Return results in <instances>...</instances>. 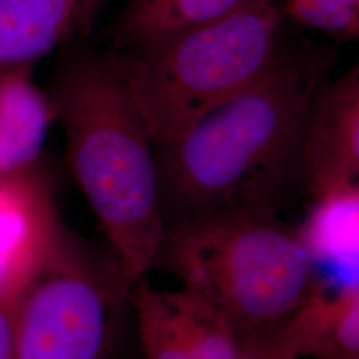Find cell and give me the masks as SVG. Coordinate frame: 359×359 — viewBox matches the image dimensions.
I'll return each mask as SVG.
<instances>
[{
	"label": "cell",
	"mask_w": 359,
	"mask_h": 359,
	"mask_svg": "<svg viewBox=\"0 0 359 359\" xmlns=\"http://www.w3.org/2000/svg\"><path fill=\"white\" fill-rule=\"evenodd\" d=\"M278 337L297 358L359 359V283L317 281Z\"/></svg>",
	"instance_id": "30bf717a"
},
{
	"label": "cell",
	"mask_w": 359,
	"mask_h": 359,
	"mask_svg": "<svg viewBox=\"0 0 359 359\" xmlns=\"http://www.w3.org/2000/svg\"><path fill=\"white\" fill-rule=\"evenodd\" d=\"M71 169L127 276L154 269L167 221L151 133L128 90L118 55H67L52 83Z\"/></svg>",
	"instance_id": "7a4b0ae2"
},
{
	"label": "cell",
	"mask_w": 359,
	"mask_h": 359,
	"mask_svg": "<svg viewBox=\"0 0 359 359\" xmlns=\"http://www.w3.org/2000/svg\"><path fill=\"white\" fill-rule=\"evenodd\" d=\"M144 359H241L244 335L188 287L160 290L136 280L130 292Z\"/></svg>",
	"instance_id": "8992f818"
},
{
	"label": "cell",
	"mask_w": 359,
	"mask_h": 359,
	"mask_svg": "<svg viewBox=\"0 0 359 359\" xmlns=\"http://www.w3.org/2000/svg\"><path fill=\"white\" fill-rule=\"evenodd\" d=\"M281 0H261L205 26L116 52L154 148L261 76L286 43Z\"/></svg>",
	"instance_id": "277c9868"
},
{
	"label": "cell",
	"mask_w": 359,
	"mask_h": 359,
	"mask_svg": "<svg viewBox=\"0 0 359 359\" xmlns=\"http://www.w3.org/2000/svg\"><path fill=\"white\" fill-rule=\"evenodd\" d=\"M51 182L36 167L0 184V299L19 289L65 229Z\"/></svg>",
	"instance_id": "ba28073f"
},
{
	"label": "cell",
	"mask_w": 359,
	"mask_h": 359,
	"mask_svg": "<svg viewBox=\"0 0 359 359\" xmlns=\"http://www.w3.org/2000/svg\"><path fill=\"white\" fill-rule=\"evenodd\" d=\"M133 281L67 228L23 286L13 359H111Z\"/></svg>",
	"instance_id": "5b68a950"
},
{
	"label": "cell",
	"mask_w": 359,
	"mask_h": 359,
	"mask_svg": "<svg viewBox=\"0 0 359 359\" xmlns=\"http://www.w3.org/2000/svg\"><path fill=\"white\" fill-rule=\"evenodd\" d=\"M359 71L355 65L321 90L309 117L301 187L316 198L358 187Z\"/></svg>",
	"instance_id": "52a82bcc"
},
{
	"label": "cell",
	"mask_w": 359,
	"mask_h": 359,
	"mask_svg": "<svg viewBox=\"0 0 359 359\" xmlns=\"http://www.w3.org/2000/svg\"><path fill=\"white\" fill-rule=\"evenodd\" d=\"M333 62L326 48L286 40L253 83L156 147L167 225L221 209L280 212L301 187L309 117Z\"/></svg>",
	"instance_id": "6da1fadb"
},
{
	"label": "cell",
	"mask_w": 359,
	"mask_h": 359,
	"mask_svg": "<svg viewBox=\"0 0 359 359\" xmlns=\"http://www.w3.org/2000/svg\"><path fill=\"white\" fill-rule=\"evenodd\" d=\"M0 184H1V181H0Z\"/></svg>",
	"instance_id": "e0dca14e"
},
{
	"label": "cell",
	"mask_w": 359,
	"mask_h": 359,
	"mask_svg": "<svg viewBox=\"0 0 359 359\" xmlns=\"http://www.w3.org/2000/svg\"><path fill=\"white\" fill-rule=\"evenodd\" d=\"M359 188L311 198L306 221L298 228L316 274L333 271L330 285L358 281Z\"/></svg>",
	"instance_id": "7c38bea8"
},
{
	"label": "cell",
	"mask_w": 359,
	"mask_h": 359,
	"mask_svg": "<svg viewBox=\"0 0 359 359\" xmlns=\"http://www.w3.org/2000/svg\"><path fill=\"white\" fill-rule=\"evenodd\" d=\"M154 268L204 297L244 338L278 332L317 283L298 228L270 209H221L169 222Z\"/></svg>",
	"instance_id": "3957f363"
},
{
	"label": "cell",
	"mask_w": 359,
	"mask_h": 359,
	"mask_svg": "<svg viewBox=\"0 0 359 359\" xmlns=\"http://www.w3.org/2000/svg\"><path fill=\"white\" fill-rule=\"evenodd\" d=\"M278 332L246 337L241 359H299L283 347Z\"/></svg>",
	"instance_id": "2e32d148"
},
{
	"label": "cell",
	"mask_w": 359,
	"mask_h": 359,
	"mask_svg": "<svg viewBox=\"0 0 359 359\" xmlns=\"http://www.w3.org/2000/svg\"><path fill=\"white\" fill-rule=\"evenodd\" d=\"M285 19L346 41L358 38L359 0H281Z\"/></svg>",
	"instance_id": "5bb4252c"
},
{
	"label": "cell",
	"mask_w": 359,
	"mask_h": 359,
	"mask_svg": "<svg viewBox=\"0 0 359 359\" xmlns=\"http://www.w3.org/2000/svg\"><path fill=\"white\" fill-rule=\"evenodd\" d=\"M108 0H0V72L86 35Z\"/></svg>",
	"instance_id": "9c48e42d"
},
{
	"label": "cell",
	"mask_w": 359,
	"mask_h": 359,
	"mask_svg": "<svg viewBox=\"0 0 359 359\" xmlns=\"http://www.w3.org/2000/svg\"><path fill=\"white\" fill-rule=\"evenodd\" d=\"M261 0H130L116 18L109 38L116 52H133L238 13Z\"/></svg>",
	"instance_id": "4fadbf2b"
},
{
	"label": "cell",
	"mask_w": 359,
	"mask_h": 359,
	"mask_svg": "<svg viewBox=\"0 0 359 359\" xmlns=\"http://www.w3.org/2000/svg\"><path fill=\"white\" fill-rule=\"evenodd\" d=\"M32 65L0 72V181L38 164L56 120L51 99L32 80Z\"/></svg>",
	"instance_id": "8fae6325"
},
{
	"label": "cell",
	"mask_w": 359,
	"mask_h": 359,
	"mask_svg": "<svg viewBox=\"0 0 359 359\" xmlns=\"http://www.w3.org/2000/svg\"><path fill=\"white\" fill-rule=\"evenodd\" d=\"M25 283L0 299V359H13L16 311Z\"/></svg>",
	"instance_id": "9a60e30c"
}]
</instances>
